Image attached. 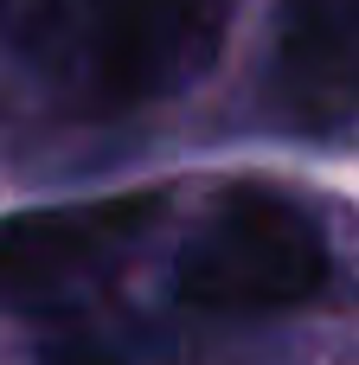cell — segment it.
Masks as SVG:
<instances>
[{
  "label": "cell",
  "mask_w": 359,
  "mask_h": 365,
  "mask_svg": "<svg viewBox=\"0 0 359 365\" xmlns=\"http://www.w3.org/2000/svg\"><path fill=\"white\" fill-rule=\"evenodd\" d=\"M328 231L315 212L276 186H231L212 218L186 237L173 289L212 314H283L328 289Z\"/></svg>",
  "instance_id": "cell-1"
},
{
  "label": "cell",
  "mask_w": 359,
  "mask_h": 365,
  "mask_svg": "<svg viewBox=\"0 0 359 365\" xmlns=\"http://www.w3.org/2000/svg\"><path fill=\"white\" fill-rule=\"evenodd\" d=\"M238 0H90V71L116 103H161L199 83L231 32Z\"/></svg>",
  "instance_id": "cell-2"
},
{
  "label": "cell",
  "mask_w": 359,
  "mask_h": 365,
  "mask_svg": "<svg viewBox=\"0 0 359 365\" xmlns=\"http://www.w3.org/2000/svg\"><path fill=\"white\" fill-rule=\"evenodd\" d=\"M154 199H116V205H77V212H19L0 225V295H45L71 282L84 263L116 250Z\"/></svg>",
  "instance_id": "cell-3"
},
{
  "label": "cell",
  "mask_w": 359,
  "mask_h": 365,
  "mask_svg": "<svg viewBox=\"0 0 359 365\" xmlns=\"http://www.w3.org/2000/svg\"><path fill=\"white\" fill-rule=\"evenodd\" d=\"M283 96L302 122L359 103V26L347 0H283Z\"/></svg>",
  "instance_id": "cell-4"
},
{
  "label": "cell",
  "mask_w": 359,
  "mask_h": 365,
  "mask_svg": "<svg viewBox=\"0 0 359 365\" xmlns=\"http://www.w3.org/2000/svg\"><path fill=\"white\" fill-rule=\"evenodd\" d=\"M39 365H122V359H109L103 346H84V340H71V346H51Z\"/></svg>",
  "instance_id": "cell-5"
},
{
  "label": "cell",
  "mask_w": 359,
  "mask_h": 365,
  "mask_svg": "<svg viewBox=\"0 0 359 365\" xmlns=\"http://www.w3.org/2000/svg\"><path fill=\"white\" fill-rule=\"evenodd\" d=\"M347 13H353V26H359V0H347Z\"/></svg>",
  "instance_id": "cell-6"
}]
</instances>
